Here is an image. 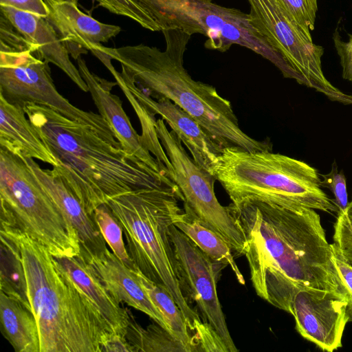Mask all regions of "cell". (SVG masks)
Returning <instances> with one entry per match:
<instances>
[{"label": "cell", "instance_id": "cell-1", "mask_svg": "<svg viewBox=\"0 0 352 352\" xmlns=\"http://www.w3.org/2000/svg\"><path fill=\"white\" fill-rule=\"evenodd\" d=\"M228 208L245 236L243 255L252 286L262 299L290 314L300 290L346 297L316 210L258 201L231 203Z\"/></svg>", "mask_w": 352, "mask_h": 352}, {"label": "cell", "instance_id": "cell-2", "mask_svg": "<svg viewBox=\"0 0 352 352\" xmlns=\"http://www.w3.org/2000/svg\"><path fill=\"white\" fill-rule=\"evenodd\" d=\"M1 290L35 318L40 352H102L112 333L107 322L55 257L18 227L1 220ZM3 258V257H1Z\"/></svg>", "mask_w": 352, "mask_h": 352}, {"label": "cell", "instance_id": "cell-3", "mask_svg": "<svg viewBox=\"0 0 352 352\" xmlns=\"http://www.w3.org/2000/svg\"><path fill=\"white\" fill-rule=\"evenodd\" d=\"M48 149L58 161L52 167L93 217L95 210L110 199L135 190L168 185L135 155L105 139L92 127L69 119L41 104L23 107Z\"/></svg>", "mask_w": 352, "mask_h": 352}, {"label": "cell", "instance_id": "cell-4", "mask_svg": "<svg viewBox=\"0 0 352 352\" xmlns=\"http://www.w3.org/2000/svg\"><path fill=\"white\" fill-rule=\"evenodd\" d=\"M164 51L144 44L107 47L95 45L118 61L125 74L145 95L167 98L190 114L223 148L272 151L269 140H255L242 131L231 103L212 85L194 80L184 65L191 35L164 29Z\"/></svg>", "mask_w": 352, "mask_h": 352}, {"label": "cell", "instance_id": "cell-5", "mask_svg": "<svg viewBox=\"0 0 352 352\" xmlns=\"http://www.w3.org/2000/svg\"><path fill=\"white\" fill-rule=\"evenodd\" d=\"M183 199L178 188L165 184L114 197L106 204L122 228L134 265L167 289L195 333L203 321L181 287L170 236L171 225L183 211L178 201Z\"/></svg>", "mask_w": 352, "mask_h": 352}, {"label": "cell", "instance_id": "cell-6", "mask_svg": "<svg viewBox=\"0 0 352 352\" xmlns=\"http://www.w3.org/2000/svg\"><path fill=\"white\" fill-rule=\"evenodd\" d=\"M212 174L234 205L258 201L338 212L334 201L322 189L320 174L315 168L272 151L250 152L225 147Z\"/></svg>", "mask_w": 352, "mask_h": 352}, {"label": "cell", "instance_id": "cell-7", "mask_svg": "<svg viewBox=\"0 0 352 352\" xmlns=\"http://www.w3.org/2000/svg\"><path fill=\"white\" fill-rule=\"evenodd\" d=\"M1 220L20 228L55 257H77L78 234L23 156L0 147Z\"/></svg>", "mask_w": 352, "mask_h": 352}, {"label": "cell", "instance_id": "cell-8", "mask_svg": "<svg viewBox=\"0 0 352 352\" xmlns=\"http://www.w3.org/2000/svg\"><path fill=\"white\" fill-rule=\"evenodd\" d=\"M161 30L180 29L203 34L208 50L225 52L232 45L246 47L273 63L285 78L299 76L252 24L250 14L212 0H136Z\"/></svg>", "mask_w": 352, "mask_h": 352}, {"label": "cell", "instance_id": "cell-9", "mask_svg": "<svg viewBox=\"0 0 352 352\" xmlns=\"http://www.w3.org/2000/svg\"><path fill=\"white\" fill-rule=\"evenodd\" d=\"M0 50V95L8 102L22 109L27 104L47 106L92 127L113 144L121 145L110 125L99 113L74 106L58 91L49 63L38 58L30 49Z\"/></svg>", "mask_w": 352, "mask_h": 352}, {"label": "cell", "instance_id": "cell-10", "mask_svg": "<svg viewBox=\"0 0 352 352\" xmlns=\"http://www.w3.org/2000/svg\"><path fill=\"white\" fill-rule=\"evenodd\" d=\"M155 128L173 166L174 181L183 197L184 208L221 235L238 256L243 255L245 236L228 206H223L216 197L214 176L189 156L181 140L168 129L163 119L156 120Z\"/></svg>", "mask_w": 352, "mask_h": 352}, {"label": "cell", "instance_id": "cell-11", "mask_svg": "<svg viewBox=\"0 0 352 352\" xmlns=\"http://www.w3.org/2000/svg\"><path fill=\"white\" fill-rule=\"evenodd\" d=\"M254 27L300 77L302 85L332 100L346 101V96L325 78L322 46L316 45L294 21L281 0H247Z\"/></svg>", "mask_w": 352, "mask_h": 352}, {"label": "cell", "instance_id": "cell-12", "mask_svg": "<svg viewBox=\"0 0 352 352\" xmlns=\"http://www.w3.org/2000/svg\"><path fill=\"white\" fill-rule=\"evenodd\" d=\"M170 236L176 260L178 278L188 300H194L202 321L219 336L228 352L238 351L229 332L220 304L217 283L225 265L210 258L174 224Z\"/></svg>", "mask_w": 352, "mask_h": 352}, {"label": "cell", "instance_id": "cell-13", "mask_svg": "<svg viewBox=\"0 0 352 352\" xmlns=\"http://www.w3.org/2000/svg\"><path fill=\"white\" fill-rule=\"evenodd\" d=\"M104 65L123 93L135 98L152 116H160L190 151L196 164L212 174L223 148L190 114L171 100L165 98L155 100L145 95L125 74L115 69L111 60Z\"/></svg>", "mask_w": 352, "mask_h": 352}, {"label": "cell", "instance_id": "cell-14", "mask_svg": "<svg viewBox=\"0 0 352 352\" xmlns=\"http://www.w3.org/2000/svg\"><path fill=\"white\" fill-rule=\"evenodd\" d=\"M347 298L324 291L302 289L294 296L291 312L296 331L324 351L342 347L349 322Z\"/></svg>", "mask_w": 352, "mask_h": 352}, {"label": "cell", "instance_id": "cell-15", "mask_svg": "<svg viewBox=\"0 0 352 352\" xmlns=\"http://www.w3.org/2000/svg\"><path fill=\"white\" fill-rule=\"evenodd\" d=\"M76 60L79 72L88 86L99 114L110 125L122 148L135 155L157 173L169 178L167 170L152 155L144 144L142 136L133 127L120 98L111 92L118 85L117 82L109 81L93 73L82 58L80 57Z\"/></svg>", "mask_w": 352, "mask_h": 352}, {"label": "cell", "instance_id": "cell-16", "mask_svg": "<svg viewBox=\"0 0 352 352\" xmlns=\"http://www.w3.org/2000/svg\"><path fill=\"white\" fill-rule=\"evenodd\" d=\"M77 258L99 279L118 303L124 302L144 313L169 331L163 316L151 300L132 270L108 248L100 254L80 250Z\"/></svg>", "mask_w": 352, "mask_h": 352}, {"label": "cell", "instance_id": "cell-17", "mask_svg": "<svg viewBox=\"0 0 352 352\" xmlns=\"http://www.w3.org/2000/svg\"><path fill=\"white\" fill-rule=\"evenodd\" d=\"M49 8L46 18L75 60L122 30L118 25L102 23L81 11L71 0H43Z\"/></svg>", "mask_w": 352, "mask_h": 352}, {"label": "cell", "instance_id": "cell-18", "mask_svg": "<svg viewBox=\"0 0 352 352\" xmlns=\"http://www.w3.org/2000/svg\"><path fill=\"white\" fill-rule=\"evenodd\" d=\"M1 12L23 35L38 58L59 67L83 91L89 88L69 53L46 18L10 6H0Z\"/></svg>", "mask_w": 352, "mask_h": 352}, {"label": "cell", "instance_id": "cell-19", "mask_svg": "<svg viewBox=\"0 0 352 352\" xmlns=\"http://www.w3.org/2000/svg\"><path fill=\"white\" fill-rule=\"evenodd\" d=\"M23 157L65 217L77 231L80 250L92 254L104 252L107 249V243L98 226L61 176L53 169L41 168L34 159Z\"/></svg>", "mask_w": 352, "mask_h": 352}, {"label": "cell", "instance_id": "cell-20", "mask_svg": "<svg viewBox=\"0 0 352 352\" xmlns=\"http://www.w3.org/2000/svg\"><path fill=\"white\" fill-rule=\"evenodd\" d=\"M55 258L67 276L101 314L112 332L126 338L131 311L120 306L77 257Z\"/></svg>", "mask_w": 352, "mask_h": 352}, {"label": "cell", "instance_id": "cell-21", "mask_svg": "<svg viewBox=\"0 0 352 352\" xmlns=\"http://www.w3.org/2000/svg\"><path fill=\"white\" fill-rule=\"evenodd\" d=\"M25 115L22 108L10 104L0 95V147L52 167L57 166L56 158Z\"/></svg>", "mask_w": 352, "mask_h": 352}, {"label": "cell", "instance_id": "cell-22", "mask_svg": "<svg viewBox=\"0 0 352 352\" xmlns=\"http://www.w3.org/2000/svg\"><path fill=\"white\" fill-rule=\"evenodd\" d=\"M1 329L16 352H40L39 336L33 314L15 296L1 290Z\"/></svg>", "mask_w": 352, "mask_h": 352}, {"label": "cell", "instance_id": "cell-23", "mask_svg": "<svg viewBox=\"0 0 352 352\" xmlns=\"http://www.w3.org/2000/svg\"><path fill=\"white\" fill-rule=\"evenodd\" d=\"M184 209L175 219L174 226L210 258L229 266L237 281L245 285L244 277L235 262L232 250L226 239L203 223L189 210Z\"/></svg>", "mask_w": 352, "mask_h": 352}, {"label": "cell", "instance_id": "cell-24", "mask_svg": "<svg viewBox=\"0 0 352 352\" xmlns=\"http://www.w3.org/2000/svg\"><path fill=\"white\" fill-rule=\"evenodd\" d=\"M131 270L163 316L170 333L183 344L186 352L196 351L195 342L186 319L167 289L147 278L137 266Z\"/></svg>", "mask_w": 352, "mask_h": 352}, {"label": "cell", "instance_id": "cell-25", "mask_svg": "<svg viewBox=\"0 0 352 352\" xmlns=\"http://www.w3.org/2000/svg\"><path fill=\"white\" fill-rule=\"evenodd\" d=\"M126 338L134 352L186 351L183 344L168 330L157 323L144 329L137 323L131 312Z\"/></svg>", "mask_w": 352, "mask_h": 352}, {"label": "cell", "instance_id": "cell-26", "mask_svg": "<svg viewBox=\"0 0 352 352\" xmlns=\"http://www.w3.org/2000/svg\"><path fill=\"white\" fill-rule=\"evenodd\" d=\"M93 218L112 252L129 268L133 269L135 265L125 247L122 228L107 205L104 204L98 206L94 212Z\"/></svg>", "mask_w": 352, "mask_h": 352}, {"label": "cell", "instance_id": "cell-27", "mask_svg": "<svg viewBox=\"0 0 352 352\" xmlns=\"http://www.w3.org/2000/svg\"><path fill=\"white\" fill-rule=\"evenodd\" d=\"M78 4L79 0H71ZM109 12L126 16L142 28L156 32L162 31L160 25L136 0H94Z\"/></svg>", "mask_w": 352, "mask_h": 352}, {"label": "cell", "instance_id": "cell-28", "mask_svg": "<svg viewBox=\"0 0 352 352\" xmlns=\"http://www.w3.org/2000/svg\"><path fill=\"white\" fill-rule=\"evenodd\" d=\"M288 13L308 35L314 30L317 0H281Z\"/></svg>", "mask_w": 352, "mask_h": 352}, {"label": "cell", "instance_id": "cell-29", "mask_svg": "<svg viewBox=\"0 0 352 352\" xmlns=\"http://www.w3.org/2000/svg\"><path fill=\"white\" fill-rule=\"evenodd\" d=\"M321 186L325 187L332 192L334 203L338 212L345 211L348 204V194L346 178L342 171L338 172L336 163L332 165L331 170L326 175H320Z\"/></svg>", "mask_w": 352, "mask_h": 352}, {"label": "cell", "instance_id": "cell-30", "mask_svg": "<svg viewBox=\"0 0 352 352\" xmlns=\"http://www.w3.org/2000/svg\"><path fill=\"white\" fill-rule=\"evenodd\" d=\"M333 239L342 251L352 250V200L344 212L338 213Z\"/></svg>", "mask_w": 352, "mask_h": 352}, {"label": "cell", "instance_id": "cell-31", "mask_svg": "<svg viewBox=\"0 0 352 352\" xmlns=\"http://www.w3.org/2000/svg\"><path fill=\"white\" fill-rule=\"evenodd\" d=\"M331 247L336 267L347 296L346 312L349 322H352V266L337 245L333 243Z\"/></svg>", "mask_w": 352, "mask_h": 352}, {"label": "cell", "instance_id": "cell-32", "mask_svg": "<svg viewBox=\"0 0 352 352\" xmlns=\"http://www.w3.org/2000/svg\"><path fill=\"white\" fill-rule=\"evenodd\" d=\"M349 40L344 42L341 40L337 30L333 33V42L337 53L340 57L342 68V77L352 83V34Z\"/></svg>", "mask_w": 352, "mask_h": 352}, {"label": "cell", "instance_id": "cell-33", "mask_svg": "<svg viewBox=\"0 0 352 352\" xmlns=\"http://www.w3.org/2000/svg\"><path fill=\"white\" fill-rule=\"evenodd\" d=\"M0 6H10L47 18L49 8L43 0H0Z\"/></svg>", "mask_w": 352, "mask_h": 352}, {"label": "cell", "instance_id": "cell-34", "mask_svg": "<svg viewBox=\"0 0 352 352\" xmlns=\"http://www.w3.org/2000/svg\"><path fill=\"white\" fill-rule=\"evenodd\" d=\"M102 351L134 352V350L125 337L112 333L102 346Z\"/></svg>", "mask_w": 352, "mask_h": 352}, {"label": "cell", "instance_id": "cell-35", "mask_svg": "<svg viewBox=\"0 0 352 352\" xmlns=\"http://www.w3.org/2000/svg\"><path fill=\"white\" fill-rule=\"evenodd\" d=\"M342 253L346 258V259L348 261V262L352 266V250H346V251H342Z\"/></svg>", "mask_w": 352, "mask_h": 352}]
</instances>
